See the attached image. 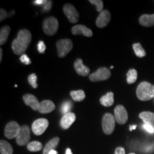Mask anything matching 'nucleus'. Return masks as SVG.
Returning <instances> with one entry per match:
<instances>
[{
  "mask_svg": "<svg viewBox=\"0 0 154 154\" xmlns=\"http://www.w3.org/2000/svg\"><path fill=\"white\" fill-rule=\"evenodd\" d=\"M32 41V34L27 29H22L18 32L17 37L11 44L13 51L15 54H24Z\"/></svg>",
  "mask_w": 154,
  "mask_h": 154,
  "instance_id": "nucleus-1",
  "label": "nucleus"
},
{
  "mask_svg": "<svg viewBox=\"0 0 154 154\" xmlns=\"http://www.w3.org/2000/svg\"><path fill=\"white\" fill-rule=\"evenodd\" d=\"M136 96L140 101H149L154 98V85L147 82L140 83L136 88Z\"/></svg>",
  "mask_w": 154,
  "mask_h": 154,
  "instance_id": "nucleus-2",
  "label": "nucleus"
},
{
  "mask_svg": "<svg viewBox=\"0 0 154 154\" xmlns=\"http://www.w3.org/2000/svg\"><path fill=\"white\" fill-rule=\"evenodd\" d=\"M43 29L46 34L49 36L54 35L57 33L58 27H59V22L54 17H50L45 19L43 22Z\"/></svg>",
  "mask_w": 154,
  "mask_h": 154,
  "instance_id": "nucleus-3",
  "label": "nucleus"
},
{
  "mask_svg": "<svg viewBox=\"0 0 154 154\" xmlns=\"http://www.w3.org/2000/svg\"><path fill=\"white\" fill-rule=\"evenodd\" d=\"M73 44L72 40L69 38H63L57 42V48L58 56L59 57H64L72 49Z\"/></svg>",
  "mask_w": 154,
  "mask_h": 154,
  "instance_id": "nucleus-4",
  "label": "nucleus"
},
{
  "mask_svg": "<svg viewBox=\"0 0 154 154\" xmlns=\"http://www.w3.org/2000/svg\"><path fill=\"white\" fill-rule=\"evenodd\" d=\"M115 124L116 119L112 114L107 113L103 116L102 119V128L106 134H111V133L114 130Z\"/></svg>",
  "mask_w": 154,
  "mask_h": 154,
  "instance_id": "nucleus-5",
  "label": "nucleus"
},
{
  "mask_svg": "<svg viewBox=\"0 0 154 154\" xmlns=\"http://www.w3.org/2000/svg\"><path fill=\"white\" fill-rule=\"evenodd\" d=\"M20 130L21 127L19 126L18 123H17L16 121H11L8 123L5 127V135L9 139H12L17 137Z\"/></svg>",
  "mask_w": 154,
  "mask_h": 154,
  "instance_id": "nucleus-6",
  "label": "nucleus"
},
{
  "mask_svg": "<svg viewBox=\"0 0 154 154\" xmlns=\"http://www.w3.org/2000/svg\"><path fill=\"white\" fill-rule=\"evenodd\" d=\"M49 126V121L46 119H38L32 124V130L36 136L43 134Z\"/></svg>",
  "mask_w": 154,
  "mask_h": 154,
  "instance_id": "nucleus-7",
  "label": "nucleus"
},
{
  "mask_svg": "<svg viewBox=\"0 0 154 154\" xmlns=\"http://www.w3.org/2000/svg\"><path fill=\"white\" fill-rule=\"evenodd\" d=\"M111 76V72L109 69L102 67L93 73L89 76V79L91 82H99V81L106 80Z\"/></svg>",
  "mask_w": 154,
  "mask_h": 154,
  "instance_id": "nucleus-8",
  "label": "nucleus"
},
{
  "mask_svg": "<svg viewBox=\"0 0 154 154\" xmlns=\"http://www.w3.org/2000/svg\"><path fill=\"white\" fill-rule=\"evenodd\" d=\"M30 140V128L28 126L21 127L20 132L16 138V141L19 146H24L29 143Z\"/></svg>",
  "mask_w": 154,
  "mask_h": 154,
  "instance_id": "nucleus-9",
  "label": "nucleus"
},
{
  "mask_svg": "<svg viewBox=\"0 0 154 154\" xmlns=\"http://www.w3.org/2000/svg\"><path fill=\"white\" fill-rule=\"evenodd\" d=\"M114 117L116 121L119 124H126L128 121V113L122 105H118L114 109Z\"/></svg>",
  "mask_w": 154,
  "mask_h": 154,
  "instance_id": "nucleus-10",
  "label": "nucleus"
},
{
  "mask_svg": "<svg viewBox=\"0 0 154 154\" xmlns=\"http://www.w3.org/2000/svg\"><path fill=\"white\" fill-rule=\"evenodd\" d=\"M63 12L66 15L69 21L72 23H76L79 19V13L76 8L71 4H66L63 6Z\"/></svg>",
  "mask_w": 154,
  "mask_h": 154,
  "instance_id": "nucleus-11",
  "label": "nucleus"
},
{
  "mask_svg": "<svg viewBox=\"0 0 154 154\" xmlns=\"http://www.w3.org/2000/svg\"><path fill=\"white\" fill-rule=\"evenodd\" d=\"M111 19V14L108 10L102 11L96 21V26L99 28H103L109 24Z\"/></svg>",
  "mask_w": 154,
  "mask_h": 154,
  "instance_id": "nucleus-12",
  "label": "nucleus"
},
{
  "mask_svg": "<svg viewBox=\"0 0 154 154\" xmlns=\"http://www.w3.org/2000/svg\"><path fill=\"white\" fill-rule=\"evenodd\" d=\"M23 100L25 104L30 106L34 111H38L40 103L35 96L32 94H25L23 96Z\"/></svg>",
  "mask_w": 154,
  "mask_h": 154,
  "instance_id": "nucleus-13",
  "label": "nucleus"
},
{
  "mask_svg": "<svg viewBox=\"0 0 154 154\" xmlns=\"http://www.w3.org/2000/svg\"><path fill=\"white\" fill-rule=\"evenodd\" d=\"M76 120V115L74 113L69 112L63 115L60 121V126L63 129H68Z\"/></svg>",
  "mask_w": 154,
  "mask_h": 154,
  "instance_id": "nucleus-14",
  "label": "nucleus"
},
{
  "mask_svg": "<svg viewBox=\"0 0 154 154\" xmlns=\"http://www.w3.org/2000/svg\"><path fill=\"white\" fill-rule=\"evenodd\" d=\"M72 32L74 35H76V34H83V35L87 36V37H91L93 35V32H92V31L90 29H88L86 26L82 24L74 26L72 29Z\"/></svg>",
  "mask_w": 154,
  "mask_h": 154,
  "instance_id": "nucleus-15",
  "label": "nucleus"
},
{
  "mask_svg": "<svg viewBox=\"0 0 154 154\" xmlns=\"http://www.w3.org/2000/svg\"><path fill=\"white\" fill-rule=\"evenodd\" d=\"M55 109V105L50 100H44L40 102L38 111L41 113H49L52 112Z\"/></svg>",
  "mask_w": 154,
  "mask_h": 154,
  "instance_id": "nucleus-16",
  "label": "nucleus"
},
{
  "mask_svg": "<svg viewBox=\"0 0 154 154\" xmlns=\"http://www.w3.org/2000/svg\"><path fill=\"white\" fill-rule=\"evenodd\" d=\"M74 69L76 73L81 76H86L90 72L89 68L87 66H84L83 61L81 59H77L74 62Z\"/></svg>",
  "mask_w": 154,
  "mask_h": 154,
  "instance_id": "nucleus-17",
  "label": "nucleus"
},
{
  "mask_svg": "<svg viewBox=\"0 0 154 154\" xmlns=\"http://www.w3.org/2000/svg\"><path fill=\"white\" fill-rule=\"evenodd\" d=\"M139 23L143 26H154V14H143L139 18Z\"/></svg>",
  "mask_w": 154,
  "mask_h": 154,
  "instance_id": "nucleus-18",
  "label": "nucleus"
},
{
  "mask_svg": "<svg viewBox=\"0 0 154 154\" xmlns=\"http://www.w3.org/2000/svg\"><path fill=\"white\" fill-rule=\"evenodd\" d=\"M59 143V138L55 137L50 140L44 146L43 150V154H49L52 150H55V148L58 146Z\"/></svg>",
  "mask_w": 154,
  "mask_h": 154,
  "instance_id": "nucleus-19",
  "label": "nucleus"
},
{
  "mask_svg": "<svg viewBox=\"0 0 154 154\" xmlns=\"http://www.w3.org/2000/svg\"><path fill=\"white\" fill-rule=\"evenodd\" d=\"M100 103H101L103 106L109 107L111 106L114 103V99H113V93L112 92H109L104 96H103L100 99Z\"/></svg>",
  "mask_w": 154,
  "mask_h": 154,
  "instance_id": "nucleus-20",
  "label": "nucleus"
},
{
  "mask_svg": "<svg viewBox=\"0 0 154 154\" xmlns=\"http://www.w3.org/2000/svg\"><path fill=\"white\" fill-rule=\"evenodd\" d=\"M140 119H142L144 124H154V113L149 112V111H143L139 114Z\"/></svg>",
  "mask_w": 154,
  "mask_h": 154,
  "instance_id": "nucleus-21",
  "label": "nucleus"
},
{
  "mask_svg": "<svg viewBox=\"0 0 154 154\" xmlns=\"http://www.w3.org/2000/svg\"><path fill=\"white\" fill-rule=\"evenodd\" d=\"M0 152L1 154H12L13 149L11 144L4 140L0 141Z\"/></svg>",
  "mask_w": 154,
  "mask_h": 154,
  "instance_id": "nucleus-22",
  "label": "nucleus"
},
{
  "mask_svg": "<svg viewBox=\"0 0 154 154\" xmlns=\"http://www.w3.org/2000/svg\"><path fill=\"white\" fill-rule=\"evenodd\" d=\"M10 33V27L9 26H5L0 30V44H5Z\"/></svg>",
  "mask_w": 154,
  "mask_h": 154,
  "instance_id": "nucleus-23",
  "label": "nucleus"
},
{
  "mask_svg": "<svg viewBox=\"0 0 154 154\" xmlns=\"http://www.w3.org/2000/svg\"><path fill=\"white\" fill-rule=\"evenodd\" d=\"M70 95L73 100L75 101H82L85 99V92L83 90H77V91H71Z\"/></svg>",
  "mask_w": 154,
  "mask_h": 154,
  "instance_id": "nucleus-24",
  "label": "nucleus"
},
{
  "mask_svg": "<svg viewBox=\"0 0 154 154\" xmlns=\"http://www.w3.org/2000/svg\"><path fill=\"white\" fill-rule=\"evenodd\" d=\"M127 76V83L128 84H134L136 82L138 77V73L137 71L134 69H131L128 71L126 74Z\"/></svg>",
  "mask_w": 154,
  "mask_h": 154,
  "instance_id": "nucleus-25",
  "label": "nucleus"
},
{
  "mask_svg": "<svg viewBox=\"0 0 154 154\" xmlns=\"http://www.w3.org/2000/svg\"><path fill=\"white\" fill-rule=\"evenodd\" d=\"M133 49L138 57H144L146 55V51L140 43H135L133 44Z\"/></svg>",
  "mask_w": 154,
  "mask_h": 154,
  "instance_id": "nucleus-26",
  "label": "nucleus"
},
{
  "mask_svg": "<svg viewBox=\"0 0 154 154\" xmlns=\"http://www.w3.org/2000/svg\"><path fill=\"white\" fill-rule=\"evenodd\" d=\"M27 149L31 152L39 151L42 149V144L39 141H32L27 145Z\"/></svg>",
  "mask_w": 154,
  "mask_h": 154,
  "instance_id": "nucleus-27",
  "label": "nucleus"
},
{
  "mask_svg": "<svg viewBox=\"0 0 154 154\" xmlns=\"http://www.w3.org/2000/svg\"><path fill=\"white\" fill-rule=\"evenodd\" d=\"M72 103L69 101H64L63 103L61 104L60 111L61 113L62 114L65 115L66 113H68L70 112V111L72 110Z\"/></svg>",
  "mask_w": 154,
  "mask_h": 154,
  "instance_id": "nucleus-28",
  "label": "nucleus"
},
{
  "mask_svg": "<svg viewBox=\"0 0 154 154\" xmlns=\"http://www.w3.org/2000/svg\"><path fill=\"white\" fill-rule=\"evenodd\" d=\"M89 2L96 6V10H97V11H99V12L101 13L102 11H103V1H101V0H90Z\"/></svg>",
  "mask_w": 154,
  "mask_h": 154,
  "instance_id": "nucleus-29",
  "label": "nucleus"
},
{
  "mask_svg": "<svg viewBox=\"0 0 154 154\" xmlns=\"http://www.w3.org/2000/svg\"><path fill=\"white\" fill-rule=\"evenodd\" d=\"M36 81H37V76H36V75L35 74H32L29 76L28 82L29 83L30 85L34 88H36L38 86Z\"/></svg>",
  "mask_w": 154,
  "mask_h": 154,
  "instance_id": "nucleus-30",
  "label": "nucleus"
},
{
  "mask_svg": "<svg viewBox=\"0 0 154 154\" xmlns=\"http://www.w3.org/2000/svg\"><path fill=\"white\" fill-rule=\"evenodd\" d=\"M143 128L146 131L150 133V134H154V126L153 124H144L143 125Z\"/></svg>",
  "mask_w": 154,
  "mask_h": 154,
  "instance_id": "nucleus-31",
  "label": "nucleus"
},
{
  "mask_svg": "<svg viewBox=\"0 0 154 154\" xmlns=\"http://www.w3.org/2000/svg\"><path fill=\"white\" fill-rule=\"evenodd\" d=\"M37 48H38V52L41 53V54H43L46 50V46H45V44H44V42L42 41L38 42Z\"/></svg>",
  "mask_w": 154,
  "mask_h": 154,
  "instance_id": "nucleus-32",
  "label": "nucleus"
},
{
  "mask_svg": "<svg viewBox=\"0 0 154 154\" xmlns=\"http://www.w3.org/2000/svg\"><path fill=\"white\" fill-rule=\"evenodd\" d=\"M20 61L26 65H29V64H30V63H31V61H30L29 58L28 57L27 55L25 54H24L21 56Z\"/></svg>",
  "mask_w": 154,
  "mask_h": 154,
  "instance_id": "nucleus-33",
  "label": "nucleus"
},
{
  "mask_svg": "<svg viewBox=\"0 0 154 154\" xmlns=\"http://www.w3.org/2000/svg\"><path fill=\"white\" fill-rule=\"evenodd\" d=\"M51 5H52V2L51 1H47L42 7V11H49L51 8Z\"/></svg>",
  "mask_w": 154,
  "mask_h": 154,
  "instance_id": "nucleus-34",
  "label": "nucleus"
},
{
  "mask_svg": "<svg viewBox=\"0 0 154 154\" xmlns=\"http://www.w3.org/2000/svg\"><path fill=\"white\" fill-rule=\"evenodd\" d=\"M0 12H1V13H0V20H1V21H2L5 19L7 18V17H8L9 14H7V12L5 10V9H1V10H0Z\"/></svg>",
  "mask_w": 154,
  "mask_h": 154,
  "instance_id": "nucleus-35",
  "label": "nucleus"
},
{
  "mask_svg": "<svg viewBox=\"0 0 154 154\" xmlns=\"http://www.w3.org/2000/svg\"><path fill=\"white\" fill-rule=\"evenodd\" d=\"M115 154H125V149L123 147H118L116 149Z\"/></svg>",
  "mask_w": 154,
  "mask_h": 154,
  "instance_id": "nucleus-36",
  "label": "nucleus"
},
{
  "mask_svg": "<svg viewBox=\"0 0 154 154\" xmlns=\"http://www.w3.org/2000/svg\"><path fill=\"white\" fill-rule=\"evenodd\" d=\"M33 2L36 5H44V4L47 2V1H45V0H36V1H34Z\"/></svg>",
  "mask_w": 154,
  "mask_h": 154,
  "instance_id": "nucleus-37",
  "label": "nucleus"
},
{
  "mask_svg": "<svg viewBox=\"0 0 154 154\" xmlns=\"http://www.w3.org/2000/svg\"><path fill=\"white\" fill-rule=\"evenodd\" d=\"M66 154H73L72 152V150L68 148V149L66 150Z\"/></svg>",
  "mask_w": 154,
  "mask_h": 154,
  "instance_id": "nucleus-38",
  "label": "nucleus"
},
{
  "mask_svg": "<svg viewBox=\"0 0 154 154\" xmlns=\"http://www.w3.org/2000/svg\"><path fill=\"white\" fill-rule=\"evenodd\" d=\"M136 128V125H134V126H130V131L134 130Z\"/></svg>",
  "mask_w": 154,
  "mask_h": 154,
  "instance_id": "nucleus-39",
  "label": "nucleus"
},
{
  "mask_svg": "<svg viewBox=\"0 0 154 154\" xmlns=\"http://www.w3.org/2000/svg\"><path fill=\"white\" fill-rule=\"evenodd\" d=\"M2 59V49H0V61Z\"/></svg>",
  "mask_w": 154,
  "mask_h": 154,
  "instance_id": "nucleus-40",
  "label": "nucleus"
},
{
  "mask_svg": "<svg viewBox=\"0 0 154 154\" xmlns=\"http://www.w3.org/2000/svg\"><path fill=\"white\" fill-rule=\"evenodd\" d=\"M49 154H58V153L56 150H52V151L50 152Z\"/></svg>",
  "mask_w": 154,
  "mask_h": 154,
  "instance_id": "nucleus-41",
  "label": "nucleus"
},
{
  "mask_svg": "<svg viewBox=\"0 0 154 154\" xmlns=\"http://www.w3.org/2000/svg\"><path fill=\"white\" fill-rule=\"evenodd\" d=\"M129 154H135L134 153H129Z\"/></svg>",
  "mask_w": 154,
  "mask_h": 154,
  "instance_id": "nucleus-42",
  "label": "nucleus"
}]
</instances>
